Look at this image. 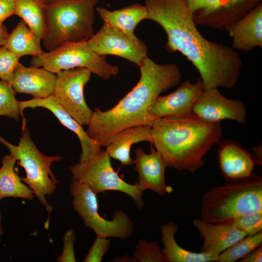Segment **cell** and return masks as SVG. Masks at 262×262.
I'll list each match as a JSON object with an SVG mask.
<instances>
[{"label": "cell", "mask_w": 262, "mask_h": 262, "mask_svg": "<svg viewBox=\"0 0 262 262\" xmlns=\"http://www.w3.org/2000/svg\"><path fill=\"white\" fill-rule=\"evenodd\" d=\"M91 72L77 67L61 70L56 74L54 94L61 106L82 125H87L93 111L86 103L84 88Z\"/></svg>", "instance_id": "11"}, {"label": "cell", "mask_w": 262, "mask_h": 262, "mask_svg": "<svg viewBox=\"0 0 262 262\" xmlns=\"http://www.w3.org/2000/svg\"><path fill=\"white\" fill-rule=\"evenodd\" d=\"M187 0L196 26H205L220 31L262 3V0Z\"/></svg>", "instance_id": "10"}, {"label": "cell", "mask_w": 262, "mask_h": 262, "mask_svg": "<svg viewBox=\"0 0 262 262\" xmlns=\"http://www.w3.org/2000/svg\"><path fill=\"white\" fill-rule=\"evenodd\" d=\"M0 142L9 150L10 154L17 161L18 164L25 169V177L21 180L33 192L39 201L45 207L48 217L45 228H49V218L53 208L46 199V196L53 194L59 183L52 173L50 166L59 161V155L48 156L42 154L33 141L26 124L22 125L21 136L17 145L10 144L0 136Z\"/></svg>", "instance_id": "6"}, {"label": "cell", "mask_w": 262, "mask_h": 262, "mask_svg": "<svg viewBox=\"0 0 262 262\" xmlns=\"http://www.w3.org/2000/svg\"><path fill=\"white\" fill-rule=\"evenodd\" d=\"M142 141L152 143L151 127L140 125L124 129L114 134L106 146L105 150L111 158L129 166L134 164L130 156L131 146Z\"/></svg>", "instance_id": "21"}, {"label": "cell", "mask_w": 262, "mask_h": 262, "mask_svg": "<svg viewBox=\"0 0 262 262\" xmlns=\"http://www.w3.org/2000/svg\"><path fill=\"white\" fill-rule=\"evenodd\" d=\"M262 261V246H260L239 260L240 262H261Z\"/></svg>", "instance_id": "35"}, {"label": "cell", "mask_w": 262, "mask_h": 262, "mask_svg": "<svg viewBox=\"0 0 262 262\" xmlns=\"http://www.w3.org/2000/svg\"><path fill=\"white\" fill-rule=\"evenodd\" d=\"M16 94L11 83L0 81V116H6L18 121L21 114L19 101L16 99Z\"/></svg>", "instance_id": "28"}, {"label": "cell", "mask_w": 262, "mask_h": 262, "mask_svg": "<svg viewBox=\"0 0 262 262\" xmlns=\"http://www.w3.org/2000/svg\"><path fill=\"white\" fill-rule=\"evenodd\" d=\"M98 0H57L45 4L48 51L67 42L87 41L95 34V10Z\"/></svg>", "instance_id": "5"}, {"label": "cell", "mask_w": 262, "mask_h": 262, "mask_svg": "<svg viewBox=\"0 0 262 262\" xmlns=\"http://www.w3.org/2000/svg\"><path fill=\"white\" fill-rule=\"evenodd\" d=\"M70 193L73 197L72 204L75 211L85 227L92 229L97 236L124 240L132 235L133 223L123 211L116 210L111 220L100 215L97 195L87 184L72 181Z\"/></svg>", "instance_id": "9"}, {"label": "cell", "mask_w": 262, "mask_h": 262, "mask_svg": "<svg viewBox=\"0 0 262 262\" xmlns=\"http://www.w3.org/2000/svg\"><path fill=\"white\" fill-rule=\"evenodd\" d=\"M140 78L135 86L111 109L96 108L87 124V135L101 147L112 136L132 126H151V107L160 95L180 83L181 73L174 63L159 64L148 57L139 66Z\"/></svg>", "instance_id": "2"}, {"label": "cell", "mask_w": 262, "mask_h": 262, "mask_svg": "<svg viewBox=\"0 0 262 262\" xmlns=\"http://www.w3.org/2000/svg\"><path fill=\"white\" fill-rule=\"evenodd\" d=\"M16 159L12 155L3 156L0 167V200L12 197L31 200L33 191L22 181L15 170Z\"/></svg>", "instance_id": "24"}, {"label": "cell", "mask_w": 262, "mask_h": 262, "mask_svg": "<svg viewBox=\"0 0 262 262\" xmlns=\"http://www.w3.org/2000/svg\"><path fill=\"white\" fill-rule=\"evenodd\" d=\"M151 127V144L167 167L192 173L203 167L204 156L222 136L220 123L206 121L193 113L158 118Z\"/></svg>", "instance_id": "3"}, {"label": "cell", "mask_w": 262, "mask_h": 262, "mask_svg": "<svg viewBox=\"0 0 262 262\" xmlns=\"http://www.w3.org/2000/svg\"><path fill=\"white\" fill-rule=\"evenodd\" d=\"M41 40L21 19L9 34L4 46L18 58L27 55L38 56L45 52Z\"/></svg>", "instance_id": "25"}, {"label": "cell", "mask_w": 262, "mask_h": 262, "mask_svg": "<svg viewBox=\"0 0 262 262\" xmlns=\"http://www.w3.org/2000/svg\"><path fill=\"white\" fill-rule=\"evenodd\" d=\"M87 43L99 55L120 57L138 66L147 57V45L136 35L130 36L105 24Z\"/></svg>", "instance_id": "12"}, {"label": "cell", "mask_w": 262, "mask_h": 262, "mask_svg": "<svg viewBox=\"0 0 262 262\" xmlns=\"http://www.w3.org/2000/svg\"><path fill=\"white\" fill-rule=\"evenodd\" d=\"M193 113L210 122L220 123L225 119L239 124L246 122V110L244 103L226 98L217 88L203 89L194 105Z\"/></svg>", "instance_id": "13"}, {"label": "cell", "mask_w": 262, "mask_h": 262, "mask_svg": "<svg viewBox=\"0 0 262 262\" xmlns=\"http://www.w3.org/2000/svg\"><path fill=\"white\" fill-rule=\"evenodd\" d=\"M218 159L221 172L229 180L251 176L257 164L253 156L243 146L231 140L221 144Z\"/></svg>", "instance_id": "20"}, {"label": "cell", "mask_w": 262, "mask_h": 262, "mask_svg": "<svg viewBox=\"0 0 262 262\" xmlns=\"http://www.w3.org/2000/svg\"><path fill=\"white\" fill-rule=\"evenodd\" d=\"M56 81V74L44 67H26L19 63L11 84L16 93L45 98L54 94Z\"/></svg>", "instance_id": "19"}, {"label": "cell", "mask_w": 262, "mask_h": 262, "mask_svg": "<svg viewBox=\"0 0 262 262\" xmlns=\"http://www.w3.org/2000/svg\"><path fill=\"white\" fill-rule=\"evenodd\" d=\"M19 59L4 46H0V79L11 84Z\"/></svg>", "instance_id": "31"}, {"label": "cell", "mask_w": 262, "mask_h": 262, "mask_svg": "<svg viewBox=\"0 0 262 262\" xmlns=\"http://www.w3.org/2000/svg\"><path fill=\"white\" fill-rule=\"evenodd\" d=\"M1 213L0 211V241H1V237L4 233L2 227H1Z\"/></svg>", "instance_id": "37"}, {"label": "cell", "mask_w": 262, "mask_h": 262, "mask_svg": "<svg viewBox=\"0 0 262 262\" xmlns=\"http://www.w3.org/2000/svg\"><path fill=\"white\" fill-rule=\"evenodd\" d=\"M262 212V178L253 173L213 186L202 196L200 219L211 223L230 222L240 216Z\"/></svg>", "instance_id": "4"}, {"label": "cell", "mask_w": 262, "mask_h": 262, "mask_svg": "<svg viewBox=\"0 0 262 262\" xmlns=\"http://www.w3.org/2000/svg\"><path fill=\"white\" fill-rule=\"evenodd\" d=\"M16 0H0V25L9 16L14 15Z\"/></svg>", "instance_id": "34"}, {"label": "cell", "mask_w": 262, "mask_h": 262, "mask_svg": "<svg viewBox=\"0 0 262 262\" xmlns=\"http://www.w3.org/2000/svg\"><path fill=\"white\" fill-rule=\"evenodd\" d=\"M75 239V233L72 229H69L66 231L63 238V250L61 254L57 257L58 262H76L74 251Z\"/></svg>", "instance_id": "33"}, {"label": "cell", "mask_w": 262, "mask_h": 262, "mask_svg": "<svg viewBox=\"0 0 262 262\" xmlns=\"http://www.w3.org/2000/svg\"><path fill=\"white\" fill-rule=\"evenodd\" d=\"M45 4L53 2L57 0H41Z\"/></svg>", "instance_id": "38"}, {"label": "cell", "mask_w": 262, "mask_h": 262, "mask_svg": "<svg viewBox=\"0 0 262 262\" xmlns=\"http://www.w3.org/2000/svg\"><path fill=\"white\" fill-rule=\"evenodd\" d=\"M96 10L103 24L132 36H135L134 31L138 24L148 19L146 6L139 3L113 11L103 7H97Z\"/></svg>", "instance_id": "22"}, {"label": "cell", "mask_w": 262, "mask_h": 262, "mask_svg": "<svg viewBox=\"0 0 262 262\" xmlns=\"http://www.w3.org/2000/svg\"><path fill=\"white\" fill-rule=\"evenodd\" d=\"M72 181L87 184L97 195L106 194L107 191H116L129 196L141 210L144 205L143 191L136 182L130 184L120 177L111 163V157L105 150L83 162L70 166Z\"/></svg>", "instance_id": "8"}, {"label": "cell", "mask_w": 262, "mask_h": 262, "mask_svg": "<svg viewBox=\"0 0 262 262\" xmlns=\"http://www.w3.org/2000/svg\"><path fill=\"white\" fill-rule=\"evenodd\" d=\"M21 115L25 109L41 107L49 110L61 124L74 132L78 136L81 145L82 153L79 162H84L98 154L102 149L95 141L90 138L82 125L76 120L60 104L53 94L45 98H34L19 101Z\"/></svg>", "instance_id": "15"}, {"label": "cell", "mask_w": 262, "mask_h": 262, "mask_svg": "<svg viewBox=\"0 0 262 262\" xmlns=\"http://www.w3.org/2000/svg\"><path fill=\"white\" fill-rule=\"evenodd\" d=\"M173 92L159 96L153 103L150 115L153 121L166 117H182L193 113L194 105L204 89L201 81L192 83L184 80Z\"/></svg>", "instance_id": "14"}, {"label": "cell", "mask_w": 262, "mask_h": 262, "mask_svg": "<svg viewBox=\"0 0 262 262\" xmlns=\"http://www.w3.org/2000/svg\"><path fill=\"white\" fill-rule=\"evenodd\" d=\"M150 150V153L147 154L141 147L134 149V168L138 174L137 183L143 191L150 190L164 196L172 191L165 180L167 166L160 152L151 143Z\"/></svg>", "instance_id": "16"}, {"label": "cell", "mask_w": 262, "mask_h": 262, "mask_svg": "<svg viewBox=\"0 0 262 262\" xmlns=\"http://www.w3.org/2000/svg\"><path fill=\"white\" fill-rule=\"evenodd\" d=\"M262 231L254 235H247L218 256V262L238 261L262 245Z\"/></svg>", "instance_id": "27"}, {"label": "cell", "mask_w": 262, "mask_h": 262, "mask_svg": "<svg viewBox=\"0 0 262 262\" xmlns=\"http://www.w3.org/2000/svg\"><path fill=\"white\" fill-rule=\"evenodd\" d=\"M178 229L173 221L161 226V239L164 245L163 252L166 262H218V256L194 252L180 246L175 238Z\"/></svg>", "instance_id": "23"}, {"label": "cell", "mask_w": 262, "mask_h": 262, "mask_svg": "<svg viewBox=\"0 0 262 262\" xmlns=\"http://www.w3.org/2000/svg\"><path fill=\"white\" fill-rule=\"evenodd\" d=\"M14 15L21 17L41 40L44 38L47 22L45 4L41 0H16Z\"/></svg>", "instance_id": "26"}, {"label": "cell", "mask_w": 262, "mask_h": 262, "mask_svg": "<svg viewBox=\"0 0 262 262\" xmlns=\"http://www.w3.org/2000/svg\"><path fill=\"white\" fill-rule=\"evenodd\" d=\"M110 246V241L108 238L97 236L83 262H101L108 252Z\"/></svg>", "instance_id": "32"}, {"label": "cell", "mask_w": 262, "mask_h": 262, "mask_svg": "<svg viewBox=\"0 0 262 262\" xmlns=\"http://www.w3.org/2000/svg\"><path fill=\"white\" fill-rule=\"evenodd\" d=\"M130 260L133 262H166L163 249L158 242L144 239L138 241L136 250Z\"/></svg>", "instance_id": "29"}, {"label": "cell", "mask_w": 262, "mask_h": 262, "mask_svg": "<svg viewBox=\"0 0 262 262\" xmlns=\"http://www.w3.org/2000/svg\"><path fill=\"white\" fill-rule=\"evenodd\" d=\"M9 34L6 26L3 24L0 25V46L4 45Z\"/></svg>", "instance_id": "36"}, {"label": "cell", "mask_w": 262, "mask_h": 262, "mask_svg": "<svg viewBox=\"0 0 262 262\" xmlns=\"http://www.w3.org/2000/svg\"><path fill=\"white\" fill-rule=\"evenodd\" d=\"M31 64L55 74L64 70L85 68L105 80L118 73V66L108 63L105 56L96 53L87 41L66 43L40 55L33 56Z\"/></svg>", "instance_id": "7"}, {"label": "cell", "mask_w": 262, "mask_h": 262, "mask_svg": "<svg viewBox=\"0 0 262 262\" xmlns=\"http://www.w3.org/2000/svg\"><path fill=\"white\" fill-rule=\"evenodd\" d=\"M224 30L231 39V48L248 52L262 48V3L238 20L226 25Z\"/></svg>", "instance_id": "17"}, {"label": "cell", "mask_w": 262, "mask_h": 262, "mask_svg": "<svg viewBox=\"0 0 262 262\" xmlns=\"http://www.w3.org/2000/svg\"><path fill=\"white\" fill-rule=\"evenodd\" d=\"M148 19L164 31L166 50L179 52L198 72L204 89H231L240 77L243 61L231 47L210 41L195 24L187 0H145Z\"/></svg>", "instance_id": "1"}, {"label": "cell", "mask_w": 262, "mask_h": 262, "mask_svg": "<svg viewBox=\"0 0 262 262\" xmlns=\"http://www.w3.org/2000/svg\"><path fill=\"white\" fill-rule=\"evenodd\" d=\"M230 222L247 235H254L262 231V212L244 214Z\"/></svg>", "instance_id": "30"}, {"label": "cell", "mask_w": 262, "mask_h": 262, "mask_svg": "<svg viewBox=\"0 0 262 262\" xmlns=\"http://www.w3.org/2000/svg\"><path fill=\"white\" fill-rule=\"evenodd\" d=\"M194 227L203 239L201 252L218 256L247 234L237 228L231 222L211 223L195 219Z\"/></svg>", "instance_id": "18"}]
</instances>
